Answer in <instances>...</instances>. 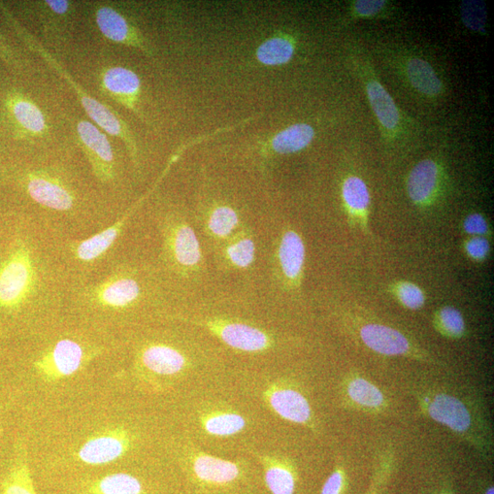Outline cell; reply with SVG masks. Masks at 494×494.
I'll return each instance as SVG.
<instances>
[{
	"mask_svg": "<svg viewBox=\"0 0 494 494\" xmlns=\"http://www.w3.org/2000/svg\"><path fill=\"white\" fill-rule=\"evenodd\" d=\"M9 24L17 33L21 42L33 53L39 55L49 66L56 72L74 90L78 97V101L86 115L99 128H101L107 134L118 139L125 145L132 162L136 168L140 167V149L137 140L128 124L118 115L117 111L96 101L90 95L73 77L66 71L60 61L39 40L20 25L15 18L3 9Z\"/></svg>",
	"mask_w": 494,
	"mask_h": 494,
	"instance_id": "6da1fadb",
	"label": "cell"
},
{
	"mask_svg": "<svg viewBox=\"0 0 494 494\" xmlns=\"http://www.w3.org/2000/svg\"><path fill=\"white\" fill-rule=\"evenodd\" d=\"M41 271L29 247L19 241L0 263V309L16 311L37 294Z\"/></svg>",
	"mask_w": 494,
	"mask_h": 494,
	"instance_id": "7a4b0ae2",
	"label": "cell"
},
{
	"mask_svg": "<svg viewBox=\"0 0 494 494\" xmlns=\"http://www.w3.org/2000/svg\"><path fill=\"white\" fill-rule=\"evenodd\" d=\"M350 61L366 90L384 139L388 143L402 140L407 134L408 123L393 97L378 80L368 56L360 48L352 46L350 48Z\"/></svg>",
	"mask_w": 494,
	"mask_h": 494,
	"instance_id": "3957f363",
	"label": "cell"
},
{
	"mask_svg": "<svg viewBox=\"0 0 494 494\" xmlns=\"http://www.w3.org/2000/svg\"><path fill=\"white\" fill-rule=\"evenodd\" d=\"M21 183L32 201L56 212H70L77 203L76 190L61 174L50 168L26 171Z\"/></svg>",
	"mask_w": 494,
	"mask_h": 494,
	"instance_id": "277c9868",
	"label": "cell"
},
{
	"mask_svg": "<svg viewBox=\"0 0 494 494\" xmlns=\"http://www.w3.org/2000/svg\"><path fill=\"white\" fill-rule=\"evenodd\" d=\"M74 132L96 180L103 184L114 183L117 177V158L106 132L85 119L76 122Z\"/></svg>",
	"mask_w": 494,
	"mask_h": 494,
	"instance_id": "5b68a950",
	"label": "cell"
},
{
	"mask_svg": "<svg viewBox=\"0 0 494 494\" xmlns=\"http://www.w3.org/2000/svg\"><path fill=\"white\" fill-rule=\"evenodd\" d=\"M92 13L98 30L107 40L139 50L149 57L154 56L143 32L116 4H95L92 5Z\"/></svg>",
	"mask_w": 494,
	"mask_h": 494,
	"instance_id": "8992f818",
	"label": "cell"
},
{
	"mask_svg": "<svg viewBox=\"0 0 494 494\" xmlns=\"http://www.w3.org/2000/svg\"><path fill=\"white\" fill-rule=\"evenodd\" d=\"M97 82L106 97L148 122L140 107L142 84L136 72L125 66L109 65L99 72Z\"/></svg>",
	"mask_w": 494,
	"mask_h": 494,
	"instance_id": "52a82bcc",
	"label": "cell"
},
{
	"mask_svg": "<svg viewBox=\"0 0 494 494\" xmlns=\"http://www.w3.org/2000/svg\"><path fill=\"white\" fill-rule=\"evenodd\" d=\"M5 106L9 122L19 139L35 142L49 136L48 117L29 96L13 91L7 96Z\"/></svg>",
	"mask_w": 494,
	"mask_h": 494,
	"instance_id": "ba28073f",
	"label": "cell"
},
{
	"mask_svg": "<svg viewBox=\"0 0 494 494\" xmlns=\"http://www.w3.org/2000/svg\"><path fill=\"white\" fill-rule=\"evenodd\" d=\"M86 359V351L81 344L72 339H62L35 361V369L42 379L56 382L77 373Z\"/></svg>",
	"mask_w": 494,
	"mask_h": 494,
	"instance_id": "9c48e42d",
	"label": "cell"
},
{
	"mask_svg": "<svg viewBox=\"0 0 494 494\" xmlns=\"http://www.w3.org/2000/svg\"><path fill=\"white\" fill-rule=\"evenodd\" d=\"M424 409L436 422L464 438L473 437L474 416L469 407L454 395L440 393L425 398Z\"/></svg>",
	"mask_w": 494,
	"mask_h": 494,
	"instance_id": "30bf717a",
	"label": "cell"
},
{
	"mask_svg": "<svg viewBox=\"0 0 494 494\" xmlns=\"http://www.w3.org/2000/svg\"><path fill=\"white\" fill-rule=\"evenodd\" d=\"M29 8L47 41L61 42L70 32L76 5L69 0H40L30 3Z\"/></svg>",
	"mask_w": 494,
	"mask_h": 494,
	"instance_id": "8fae6325",
	"label": "cell"
},
{
	"mask_svg": "<svg viewBox=\"0 0 494 494\" xmlns=\"http://www.w3.org/2000/svg\"><path fill=\"white\" fill-rule=\"evenodd\" d=\"M130 446L129 434L123 428H114L86 441L79 449L77 458L86 466H105L124 456Z\"/></svg>",
	"mask_w": 494,
	"mask_h": 494,
	"instance_id": "7c38bea8",
	"label": "cell"
},
{
	"mask_svg": "<svg viewBox=\"0 0 494 494\" xmlns=\"http://www.w3.org/2000/svg\"><path fill=\"white\" fill-rule=\"evenodd\" d=\"M397 64L405 82L418 95L431 101L443 95L445 85L431 62L417 55H403Z\"/></svg>",
	"mask_w": 494,
	"mask_h": 494,
	"instance_id": "4fadbf2b",
	"label": "cell"
},
{
	"mask_svg": "<svg viewBox=\"0 0 494 494\" xmlns=\"http://www.w3.org/2000/svg\"><path fill=\"white\" fill-rule=\"evenodd\" d=\"M139 282L127 276H112L92 290V301L109 310H122L134 304L140 298Z\"/></svg>",
	"mask_w": 494,
	"mask_h": 494,
	"instance_id": "5bb4252c",
	"label": "cell"
},
{
	"mask_svg": "<svg viewBox=\"0 0 494 494\" xmlns=\"http://www.w3.org/2000/svg\"><path fill=\"white\" fill-rule=\"evenodd\" d=\"M440 164L433 158L419 161L409 174L407 189L411 201L419 207L431 205L440 191Z\"/></svg>",
	"mask_w": 494,
	"mask_h": 494,
	"instance_id": "9a60e30c",
	"label": "cell"
},
{
	"mask_svg": "<svg viewBox=\"0 0 494 494\" xmlns=\"http://www.w3.org/2000/svg\"><path fill=\"white\" fill-rule=\"evenodd\" d=\"M360 336L369 349L384 355H409L411 352L409 339L391 327L368 324L360 328Z\"/></svg>",
	"mask_w": 494,
	"mask_h": 494,
	"instance_id": "2e32d148",
	"label": "cell"
},
{
	"mask_svg": "<svg viewBox=\"0 0 494 494\" xmlns=\"http://www.w3.org/2000/svg\"><path fill=\"white\" fill-rule=\"evenodd\" d=\"M214 331L229 346L244 352H260L269 348L271 340L260 329L243 323H217Z\"/></svg>",
	"mask_w": 494,
	"mask_h": 494,
	"instance_id": "e0dca14e",
	"label": "cell"
},
{
	"mask_svg": "<svg viewBox=\"0 0 494 494\" xmlns=\"http://www.w3.org/2000/svg\"><path fill=\"white\" fill-rule=\"evenodd\" d=\"M268 398L271 408L284 419L299 424H305L311 420L310 404L298 391L274 388L269 392Z\"/></svg>",
	"mask_w": 494,
	"mask_h": 494,
	"instance_id": "ac0fdd59",
	"label": "cell"
},
{
	"mask_svg": "<svg viewBox=\"0 0 494 494\" xmlns=\"http://www.w3.org/2000/svg\"><path fill=\"white\" fill-rule=\"evenodd\" d=\"M315 138V129L307 123L291 125L275 134L268 145L276 154L300 152L309 147Z\"/></svg>",
	"mask_w": 494,
	"mask_h": 494,
	"instance_id": "d6986e66",
	"label": "cell"
},
{
	"mask_svg": "<svg viewBox=\"0 0 494 494\" xmlns=\"http://www.w3.org/2000/svg\"><path fill=\"white\" fill-rule=\"evenodd\" d=\"M126 217L127 215L124 216L101 232L77 243L73 247L76 258L83 262H93L105 255L121 234Z\"/></svg>",
	"mask_w": 494,
	"mask_h": 494,
	"instance_id": "ffe728a7",
	"label": "cell"
},
{
	"mask_svg": "<svg viewBox=\"0 0 494 494\" xmlns=\"http://www.w3.org/2000/svg\"><path fill=\"white\" fill-rule=\"evenodd\" d=\"M0 494H37L31 477L26 449L16 447L11 467L0 488Z\"/></svg>",
	"mask_w": 494,
	"mask_h": 494,
	"instance_id": "44dd1931",
	"label": "cell"
},
{
	"mask_svg": "<svg viewBox=\"0 0 494 494\" xmlns=\"http://www.w3.org/2000/svg\"><path fill=\"white\" fill-rule=\"evenodd\" d=\"M144 367L150 371L162 376L180 373L185 367L184 356L176 349L167 345H151L142 355Z\"/></svg>",
	"mask_w": 494,
	"mask_h": 494,
	"instance_id": "7402d4cb",
	"label": "cell"
},
{
	"mask_svg": "<svg viewBox=\"0 0 494 494\" xmlns=\"http://www.w3.org/2000/svg\"><path fill=\"white\" fill-rule=\"evenodd\" d=\"M193 471L201 481L214 484H225L239 476V468L236 464L208 455L195 458Z\"/></svg>",
	"mask_w": 494,
	"mask_h": 494,
	"instance_id": "603a6c76",
	"label": "cell"
},
{
	"mask_svg": "<svg viewBox=\"0 0 494 494\" xmlns=\"http://www.w3.org/2000/svg\"><path fill=\"white\" fill-rule=\"evenodd\" d=\"M279 257L285 276L290 280H298L304 267L305 247L302 238L294 231H288L283 236Z\"/></svg>",
	"mask_w": 494,
	"mask_h": 494,
	"instance_id": "cb8c5ba5",
	"label": "cell"
},
{
	"mask_svg": "<svg viewBox=\"0 0 494 494\" xmlns=\"http://www.w3.org/2000/svg\"><path fill=\"white\" fill-rule=\"evenodd\" d=\"M342 195L350 215L366 223L370 207V192L366 182L357 176L347 177L342 187Z\"/></svg>",
	"mask_w": 494,
	"mask_h": 494,
	"instance_id": "d4e9b609",
	"label": "cell"
},
{
	"mask_svg": "<svg viewBox=\"0 0 494 494\" xmlns=\"http://www.w3.org/2000/svg\"><path fill=\"white\" fill-rule=\"evenodd\" d=\"M296 52L292 37L286 35L274 36L263 42L256 49V60L265 66H281L288 63Z\"/></svg>",
	"mask_w": 494,
	"mask_h": 494,
	"instance_id": "484cf974",
	"label": "cell"
},
{
	"mask_svg": "<svg viewBox=\"0 0 494 494\" xmlns=\"http://www.w3.org/2000/svg\"><path fill=\"white\" fill-rule=\"evenodd\" d=\"M171 245L174 258L180 265L191 268L200 262V244L190 226L178 227L173 236Z\"/></svg>",
	"mask_w": 494,
	"mask_h": 494,
	"instance_id": "4316f807",
	"label": "cell"
},
{
	"mask_svg": "<svg viewBox=\"0 0 494 494\" xmlns=\"http://www.w3.org/2000/svg\"><path fill=\"white\" fill-rule=\"evenodd\" d=\"M88 494H143L141 481L128 474H113L93 481Z\"/></svg>",
	"mask_w": 494,
	"mask_h": 494,
	"instance_id": "83f0119b",
	"label": "cell"
},
{
	"mask_svg": "<svg viewBox=\"0 0 494 494\" xmlns=\"http://www.w3.org/2000/svg\"><path fill=\"white\" fill-rule=\"evenodd\" d=\"M347 393L350 400L360 408L379 409L385 406L383 393L365 378L351 379L347 385Z\"/></svg>",
	"mask_w": 494,
	"mask_h": 494,
	"instance_id": "f1b7e54d",
	"label": "cell"
},
{
	"mask_svg": "<svg viewBox=\"0 0 494 494\" xmlns=\"http://www.w3.org/2000/svg\"><path fill=\"white\" fill-rule=\"evenodd\" d=\"M245 426L243 417L233 413L215 415L205 422L207 432L215 436L234 435L243 431Z\"/></svg>",
	"mask_w": 494,
	"mask_h": 494,
	"instance_id": "f546056e",
	"label": "cell"
},
{
	"mask_svg": "<svg viewBox=\"0 0 494 494\" xmlns=\"http://www.w3.org/2000/svg\"><path fill=\"white\" fill-rule=\"evenodd\" d=\"M459 8L464 25L472 31L485 35L487 24L485 4L478 0H463Z\"/></svg>",
	"mask_w": 494,
	"mask_h": 494,
	"instance_id": "4dcf8cb0",
	"label": "cell"
},
{
	"mask_svg": "<svg viewBox=\"0 0 494 494\" xmlns=\"http://www.w3.org/2000/svg\"><path fill=\"white\" fill-rule=\"evenodd\" d=\"M265 479L272 494H293L296 480L293 473L281 465H271L266 468Z\"/></svg>",
	"mask_w": 494,
	"mask_h": 494,
	"instance_id": "1f68e13d",
	"label": "cell"
},
{
	"mask_svg": "<svg viewBox=\"0 0 494 494\" xmlns=\"http://www.w3.org/2000/svg\"><path fill=\"white\" fill-rule=\"evenodd\" d=\"M239 223V215L233 208L219 207L210 216L209 227L214 235L225 238L233 232Z\"/></svg>",
	"mask_w": 494,
	"mask_h": 494,
	"instance_id": "d6a6232c",
	"label": "cell"
},
{
	"mask_svg": "<svg viewBox=\"0 0 494 494\" xmlns=\"http://www.w3.org/2000/svg\"><path fill=\"white\" fill-rule=\"evenodd\" d=\"M440 332L451 338H459L466 332V322L463 315L452 307L442 308L436 318Z\"/></svg>",
	"mask_w": 494,
	"mask_h": 494,
	"instance_id": "836d02e7",
	"label": "cell"
},
{
	"mask_svg": "<svg viewBox=\"0 0 494 494\" xmlns=\"http://www.w3.org/2000/svg\"><path fill=\"white\" fill-rule=\"evenodd\" d=\"M255 244L249 239H240L231 245L227 250L229 259L239 268H247L255 259Z\"/></svg>",
	"mask_w": 494,
	"mask_h": 494,
	"instance_id": "e575fe53",
	"label": "cell"
},
{
	"mask_svg": "<svg viewBox=\"0 0 494 494\" xmlns=\"http://www.w3.org/2000/svg\"><path fill=\"white\" fill-rule=\"evenodd\" d=\"M388 4L385 0H357L352 4L350 12L352 18L374 19L386 12Z\"/></svg>",
	"mask_w": 494,
	"mask_h": 494,
	"instance_id": "d590c367",
	"label": "cell"
},
{
	"mask_svg": "<svg viewBox=\"0 0 494 494\" xmlns=\"http://www.w3.org/2000/svg\"><path fill=\"white\" fill-rule=\"evenodd\" d=\"M401 303L411 310H418L425 304V295L421 288L411 282H401L395 287Z\"/></svg>",
	"mask_w": 494,
	"mask_h": 494,
	"instance_id": "8d00e7d4",
	"label": "cell"
},
{
	"mask_svg": "<svg viewBox=\"0 0 494 494\" xmlns=\"http://www.w3.org/2000/svg\"><path fill=\"white\" fill-rule=\"evenodd\" d=\"M466 248L468 255L473 259L482 261L484 260L489 255L490 244L485 239L482 237H476L470 239L466 243Z\"/></svg>",
	"mask_w": 494,
	"mask_h": 494,
	"instance_id": "74e56055",
	"label": "cell"
},
{
	"mask_svg": "<svg viewBox=\"0 0 494 494\" xmlns=\"http://www.w3.org/2000/svg\"><path fill=\"white\" fill-rule=\"evenodd\" d=\"M465 230L466 233L477 237H482L488 233V223L485 218L479 214L469 215L465 221Z\"/></svg>",
	"mask_w": 494,
	"mask_h": 494,
	"instance_id": "f35d334b",
	"label": "cell"
},
{
	"mask_svg": "<svg viewBox=\"0 0 494 494\" xmlns=\"http://www.w3.org/2000/svg\"><path fill=\"white\" fill-rule=\"evenodd\" d=\"M344 482V473L336 470L328 478L320 494H343Z\"/></svg>",
	"mask_w": 494,
	"mask_h": 494,
	"instance_id": "ab89813d",
	"label": "cell"
},
{
	"mask_svg": "<svg viewBox=\"0 0 494 494\" xmlns=\"http://www.w3.org/2000/svg\"><path fill=\"white\" fill-rule=\"evenodd\" d=\"M0 59L4 60L14 69H20L22 68L20 57L15 54L13 49L8 45L2 33H0Z\"/></svg>",
	"mask_w": 494,
	"mask_h": 494,
	"instance_id": "60d3db41",
	"label": "cell"
},
{
	"mask_svg": "<svg viewBox=\"0 0 494 494\" xmlns=\"http://www.w3.org/2000/svg\"><path fill=\"white\" fill-rule=\"evenodd\" d=\"M485 494H494L493 488L492 487L489 488Z\"/></svg>",
	"mask_w": 494,
	"mask_h": 494,
	"instance_id": "b9f144b4",
	"label": "cell"
},
{
	"mask_svg": "<svg viewBox=\"0 0 494 494\" xmlns=\"http://www.w3.org/2000/svg\"><path fill=\"white\" fill-rule=\"evenodd\" d=\"M371 494H375V493L373 492V493H371Z\"/></svg>",
	"mask_w": 494,
	"mask_h": 494,
	"instance_id": "7bdbcfd3",
	"label": "cell"
},
{
	"mask_svg": "<svg viewBox=\"0 0 494 494\" xmlns=\"http://www.w3.org/2000/svg\"><path fill=\"white\" fill-rule=\"evenodd\" d=\"M443 494H447V493H443Z\"/></svg>",
	"mask_w": 494,
	"mask_h": 494,
	"instance_id": "ee69618b",
	"label": "cell"
}]
</instances>
